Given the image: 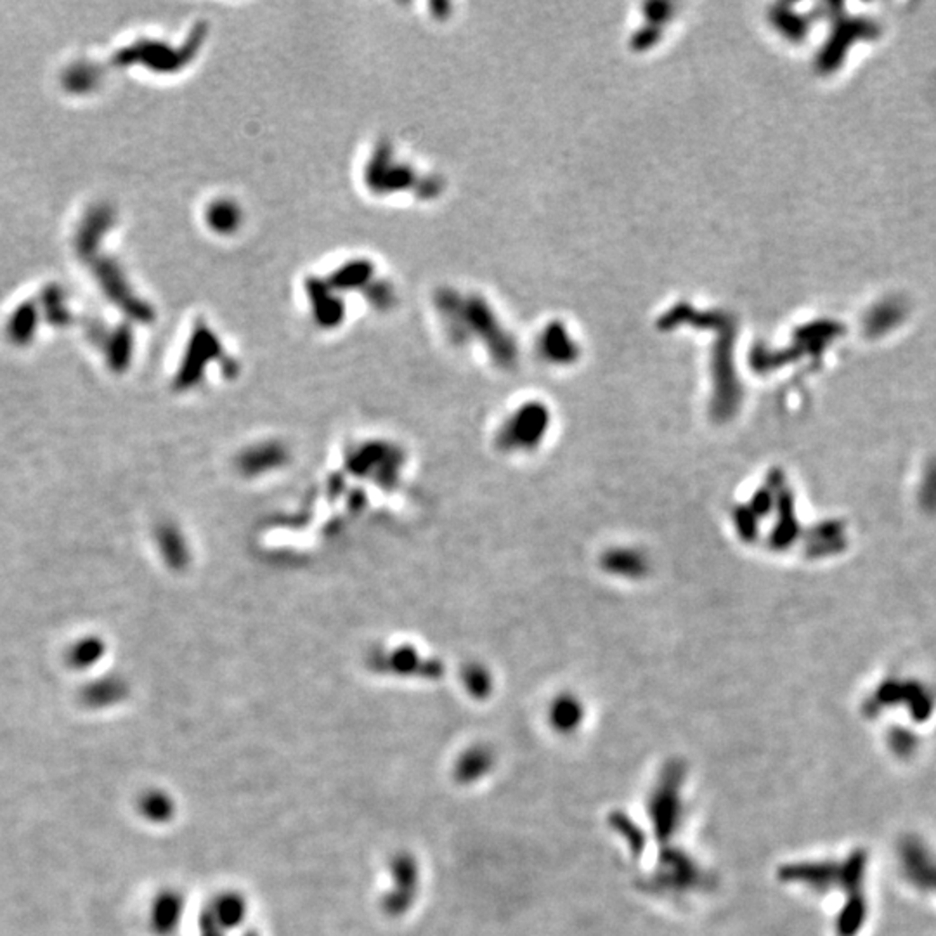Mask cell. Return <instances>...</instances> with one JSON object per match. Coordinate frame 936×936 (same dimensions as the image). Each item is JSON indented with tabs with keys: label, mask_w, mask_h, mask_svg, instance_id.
<instances>
[{
	"label": "cell",
	"mask_w": 936,
	"mask_h": 936,
	"mask_svg": "<svg viewBox=\"0 0 936 936\" xmlns=\"http://www.w3.org/2000/svg\"><path fill=\"white\" fill-rule=\"evenodd\" d=\"M239 222H241V212L228 200H220V202L213 203L209 211V224H211L212 230L217 233H233L234 230H238Z\"/></svg>",
	"instance_id": "cell-13"
},
{
	"label": "cell",
	"mask_w": 936,
	"mask_h": 936,
	"mask_svg": "<svg viewBox=\"0 0 936 936\" xmlns=\"http://www.w3.org/2000/svg\"><path fill=\"white\" fill-rule=\"evenodd\" d=\"M415 172L392 160L391 146H380L366 168V184L374 193H394L415 186Z\"/></svg>",
	"instance_id": "cell-3"
},
{
	"label": "cell",
	"mask_w": 936,
	"mask_h": 936,
	"mask_svg": "<svg viewBox=\"0 0 936 936\" xmlns=\"http://www.w3.org/2000/svg\"><path fill=\"white\" fill-rule=\"evenodd\" d=\"M245 936H257V935H254V933H248V935H245Z\"/></svg>",
	"instance_id": "cell-15"
},
{
	"label": "cell",
	"mask_w": 936,
	"mask_h": 936,
	"mask_svg": "<svg viewBox=\"0 0 936 936\" xmlns=\"http://www.w3.org/2000/svg\"><path fill=\"white\" fill-rule=\"evenodd\" d=\"M374 276V266L368 260H352L340 269H337L331 276L328 284L337 290H352L364 286L370 278Z\"/></svg>",
	"instance_id": "cell-10"
},
{
	"label": "cell",
	"mask_w": 936,
	"mask_h": 936,
	"mask_svg": "<svg viewBox=\"0 0 936 936\" xmlns=\"http://www.w3.org/2000/svg\"><path fill=\"white\" fill-rule=\"evenodd\" d=\"M391 876L394 888L385 895L383 904L387 905V913H404L420 888L418 864L411 857L399 855L391 866Z\"/></svg>",
	"instance_id": "cell-6"
},
{
	"label": "cell",
	"mask_w": 936,
	"mask_h": 936,
	"mask_svg": "<svg viewBox=\"0 0 936 936\" xmlns=\"http://www.w3.org/2000/svg\"><path fill=\"white\" fill-rule=\"evenodd\" d=\"M685 778L683 763H668L661 773L654 793L649 801V814L654 822L655 836L664 842L670 840L680 824L681 815V784Z\"/></svg>",
	"instance_id": "cell-2"
},
{
	"label": "cell",
	"mask_w": 936,
	"mask_h": 936,
	"mask_svg": "<svg viewBox=\"0 0 936 936\" xmlns=\"http://www.w3.org/2000/svg\"><path fill=\"white\" fill-rule=\"evenodd\" d=\"M867 855L866 851L859 850L851 853L846 862L836 864V862H805V864H793L784 867L780 870V878L793 883H803L810 888L817 891H827V889L840 885L848 889L850 895L853 893H864V879H866Z\"/></svg>",
	"instance_id": "cell-1"
},
{
	"label": "cell",
	"mask_w": 936,
	"mask_h": 936,
	"mask_svg": "<svg viewBox=\"0 0 936 936\" xmlns=\"http://www.w3.org/2000/svg\"><path fill=\"white\" fill-rule=\"evenodd\" d=\"M248 914V904L243 898V895L236 891H222L212 900L211 909L205 915H209V922L213 928H217L220 933L239 930L245 922Z\"/></svg>",
	"instance_id": "cell-7"
},
{
	"label": "cell",
	"mask_w": 936,
	"mask_h": 936,
	"mask_svg": "<svg viewBox=\"0 0 936 936\" xmlns=\"http://www.w3.org/2000/svg\"><path fill=\"white\" fill-rule=\"evenodd\" d=\"M307 293L312 304L314 320L321 327H337L344 318V304L335 290L323 281H307Z\"/></svg>",
	"instance_id": "cell-8"
},
{
	"label": "cell",
	"mask_w": 936,
	"mask_h": 936,
	"mask_svg": "<svg viewBox=\"0 0 936 936\" xmlns=\"http://www.w3.org/2000/svg\"><path fill=\"white\" fill-rule=\"evenodd\" d=\"M612 825L616 827V831L630 842V848H632L633 853H642L644 848H645V838L644 834L636 829V825L633 824L632 820L625 815H614L612 817Z\"/></svg>",
	"instance_id": "cell-14"
},
{
	"label": "cell",
	"mask_w": 936,
	"mask_h": 936,
	"mask_svg": "<svg viewBox=\"0 0 936 936\" xmlns=\"http://www.w3.org/2000/svg\"><path fill=\"white\" fill-rule=\"evenodd\" d=\"M494 767V756L491 751L484 746H475L464 752L454 763L453 775L462 784H473L481 780L484 775L491 772Z\"/></svg>",
	"instance_id": "cell-9"
},
{
	"label": "cell",
	"mask_w": 936,
	"mask_h": 936,
	"mask_svg": "<svg viewBox=\"0 0 936 936\" xmlns=\"http://www.w3.org/2000/svg\"><path fill=\"white\" fill-rule=\"evenodd\" d=\"M867 915V902L864 893L850 895L844 909L840 913L836 928L840 936H855L862 928Z\"/></svg>",
	"instance_id": "cell-11"
},
{
	"label": "cell",
	"mask_w": 936,
	"mask_h": 936,
	"mask_svg": "<svg viewBox=\"0 0 936 936\" xmlns=\"http://www.w3.org/2000/svg\"><path fill=\"white\" fill-rule=\"evenodd\" d=\"M900 864L914 886L936 893V857L917 838L900 844Z\"/></svg>",
	"instance_id": "cell-5"
},
{
	"label": "cell",
	"mask_w": 936,
	"mask_h": 936,
	"mask_svg": "<svg viewBox=\"0 0 936 936\" xmlns=\"http://www.w3.org/2000/svg\"><path fill=\"white\" fill-rule=\"evenodd\" d=\"M701 870L681 851L668 850L661 855L651 886L662 891H687L701 883Z\"/></svg>",
	"instance_id": "cell-4"
},
{
	"label": "cell",
	"mask_w": 936,
	"mask_h": 936,
	"mask_svg": "<svg viewBox=\"0 0 936 936\" xmlns=\"http://www.w3.org/2000/svg\"><path fill=\"white\" fill-rule=\"evenodd\" d=\"M581 718H583L581 704L578 702V699H574L571 696L559 698L557 701L552 704L550 722H552L554 728L559 730V732H572L574 728H578V725L581 724Z\"/></svg>",
	"instance_id": "cell-12"
}]
</instances>
